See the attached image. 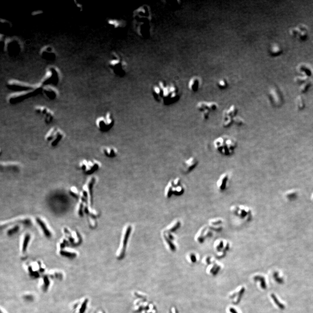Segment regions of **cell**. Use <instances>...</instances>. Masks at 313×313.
<instances>
[{
  "instance_id": "obj_1",
  "label": "cell",
  "mask_w": 313,
  "mask_h": 313,
  "mask_svg": "<svg viewBox=\"0 0 313 313\" xmlns=\"http://www.w3.org/2000/svg\"><path fill=\"white\" fill-rule=\"evenodd\" d=\"M152 94L155 100L164 105L174 104L180 98L178 88L173 83L162 80L153 85Z\"/></svg>"
},
{
  "instance_id": "obj_2",
  "label": "cell",
  "mask_w": 313,
  "mask_h": 313,
  "mask_svg": "<svg viewBox=\"0 0 313 313\" xmlns=\"http://www.w3.org/2000/svg\"><path fill=\"white\" fill-rule=\"evenodd\" d=\"M213 145L220 155L223 156L230 157L235 152L238 142L233 137L228 135H222L214 140Z\"/></svg>"
},
{
  "instance_id": "obj_3",
  "label": "cell",
  "mask_w": 313,
  "mask_h": 313,
  "mask_svg": "<svg viewBox=\"0 0 313 313\" xmlns=\"http://www.w3.org/2000/svg\"><path fill=\"white\" fill-rule=\"evenodd\" d=\"M146 7L141 8L135 13V20L137 31L141 36L145 37L150 35L151 32V19L150 14Z\"/></svg>"
},
{
  "instance_id": "obj_4",
  "label": "cell",
  "mask_w": 313,
  "mask_h": 313,
  "mask_svg": "<svg viewBox=\"0 0 313 313\" xmlns=\"http://www.w3.org/2000/svg\"><path fill=\"white\" fill-rule=\"evenodd\" d=\"M238 110L235 105H232L228 108L224 110L222 112V125L225 128H230L235 124L237 126H243L245 121L243 117L238 116Z\"/></svg>"
},
{
  "instance_id": "obj_5",
  "label": "cell",
  "mask_w": 313,
  "mask_h": 313,
  "mask_svg": "<svg viewBox=\"0 0 313 313\" xmlns=\"http://www.w3.org/2000/svg\"><path fill=\"white\" fill-rule=\"evenodd\" d=\"M108 67L111 72L119 77L124 76L127 71V62L119 54L113 53L108 62Z\"/></svg>"
},
{
  "instance_id": "obj_6",
  "label": "cell",
  "mask_w": 313,
  "mask_h": 313,
  "mask_svg": "<svg viewBox=\"0 0 313 313\" xmlns=\"http://www.w3.org/2000/svg\"><path fill=\"white\" fill-rule=\"evenodd\" d=\"M230 211L233 216L242 222H249L252 219V211L248 206L238 204L232 205L230 207Z\"/></svg>"
},
{
  "instance_id": "obj_7",
  "label": "cell",
  "mask_w": 313,
  "mask_h": 313,
  "mask_svg": "<svg viewBox=\"0 0 313 313\" xmlns=\"http://www.w3.org/2000/svg\"><path fill=\"white\" fill-rule=\"evenodd\" d=\"M219 108V104L215 101H201L196 105V109L201 113V118L205 121L208 120L211 112L216 111Z\"/></svg>"
},
{
  "instance_id": "obj_8",
  "label": "cell",
  "mask_w": 313,
  "mask_h": 313,
  "mask_svg": "<svg viewBox=\"0 0 313 313\" xmlns=\"http://www.w3.org/2000/svg\"><path fill=\"white\" fill-rule=\"evenodd\" d=\"M114 124V119L110 112H107L105 115L99 117L95 120L97 128L103 133H106L111 130Z\"/></svg>"
},
{
  "instance_id": "obj_9",
  "label": "cell",
  "mask_w": 313,
  "mask_h": 313,
  "mask_svg": "<svg viewBox=\"0 0 313 313\" xmlns=\"http://www.w3.org/2000/svg\"><path fill=\"white\" fill-rule=\"evenodd\" d=\"M184 192L185 187L183 185L181 179L179 177L171 180L166 187L165 195L168 197H171L173 194L180 196Z\"/></svg>"
},
{
  "instance_id": "obj_10",
  "label": "cell",
  "mask_w": 313,
  "mask_h": 313,
  "mask_svg": "<svg viewBox=\"0 0 313 313\" xmlns=\"http://www.w3.org/2000/svg\"><path fill=\"white\" fill-rule=\"evenodd\" d=\"M65 137V133L62 129L57 127H52L45 135V140L52 147H56Z\"/></svg>"
},
{
  "instance_id": "obj_11",
  "label": "cell",
  "mask_w": 313,
  "mask_h": 313,
  "mask_svg": "<svg viewBox=\"0 0 313 313\" xmlns=\"http://www.w3.org/2000/svg\"><path fill=\"white\" fill-rule=\"evenodd\" d=\"M289 35L301 42L308 40L309 37L308 28L305 24H299L291 27L289 30Z\"/></svg>"
},
{
  "instance_id": "obj_12",
  "label": "cell",
  "mask_w": 313,
  "mask_h": 313,
  "mask_svg": "<svg viewBox=\"0 0 313 313\" xmlns=\"http://www.w3.org/2000/svg\"><path fill=\"white\" fill-rule=\"evenodd\" d=\"M213 247L217 258L221 259L226 256L227 253L230 250L231 244L227 240L220 238L215 241Z\"/></svg>"
},
{
  "instance_id": "obj_13",
  "label": "cell",
  "mask_w": 313,
  "mask_h": 313,
  "mask_svg": "<svg viewBox=\"0 0 313 313\" xmlns=\"http://www.w3.org/2000/svg\"><path fill=\"white\" fill-rule=\"evenodd\" d=\"M102 166V163L98 160L83 159L79 163V167L87 174H91Z\"/></svg>"
},
{
  "instance_id": "obj_14",
  "label": "cell",
  "mask_w": 313,
  "mask_h": 313,
  "mask_svg": "<svg viewBox=\"0 0 313 313\" xmlns=\"http://www.w3.org/2000/svg\"><path fill=\"white\" fill-rule=\"evenodd\" d=\"M214 232L208 225L201 227L194 236V241L198 244H203L208 238L213 236Z\"/></svg>"
},
{
  "instance_id": "obj_15",
  "label": "cell",
  "mask_w": 313,
  "mask_h": 313,
  "mask_svg": "<svg viewBox=\"0 0 313 313\" xmlns=\"http://www.w3.org/2000/svg\"><path fill=\"white\" fill-rule=\"evenodd\" d=\"M34 110L37 113L43 117L44 122L46 124H50L54 120L55 114L48 107L43 106H37L35 107Z\"/></svg>"
},
{
  "instance_id": "obj_16",
  "label": "cell",
  "mask_w": 313,
  "mask_h": 313,
  "mask_svg": "<svg viewBox=\"0 0 313 313\" xmlns=\"http://www.w3.org/2000/svg\"><path fill=\"white\" fill-rule=\"evenodd\" d=\"M269 97L272 104L278 107L281 105L283 101V96L279 89L276 86L272 87L270 90Z\"/></svg>"
},
{
  "instance_id": "obj_17",
  "label": "cell",
  "mask_w": 313,
  "mask_h": 313,
  "mask_svg": "<svg viewBox=\"0 0 313 313\" xmlns=\"http://www.w3.org/2000/svg\"><path fill=\"white\" fill-rule=\"evenodd\" d=\"M198 160L195 157L191 156L184 161L182 165L183 171L188 174L196 168L198 164Z\"/></svg>"
},
{
  "instance_id": "obj_18",
  "label": "cell",
  "mask_w": 313,
  "mask_h": 313,
  "mask_svg": "<svg viewBox=\"0 0 313 313\" xmlns=\"http://www.w3.org/2000/svg\"><path fill=\"white\" fill-rule=\"evenodd\" d=\"M224 221L221 218H215L208 220V227L213 232H221L224 229Z\"/></svg>"
},
{
  "instance_id": "obj_19",
  "label": "cell",
  "mask_w": 313,
  "mask_h": 313,
  "mask_svg": "<svg viewBox=\"0 0 313 313\" xmlns=\"http://www.w3.org/2000/svg\"><path fill=\"white\" fill-rule=\"evenodd\" d=\"M296 72L299 75L310 78L313 76V68L309 64L301 63L296 67Z\"/></svg>"
},
{
  "instance_id": "obj_20",
  "label": "cell",
  "mask_w": 313,
  "mask_h": 313,
  "mask_svg": "<svg viewBox=\"0 0 313 313\" xmlns=\"http://www.w3.org/2000/svg\"><path fill=\"white\" fill-rule=\"evenodd\" d=\"M229 179V175L227 173L220 175L216 182V185L219 191L223 192L225 191L228 187Z\"/></svg>"
},
{
  "instance_id": "obj_21",
  "label": "cell",
  "mask_w": 313,
  "mask_h": 313,
  "mask_svg": "<svg viewBox=\"0 0 313 313\" xmlns=\"http://www.w3.org/2000/svg\"><path fill=\"white\" fill-rule=\"evenodd\" d=\"M131 231V227L130 226H128L127 228H125V229L124 230V234H123V237L122 238V240L121 241V245H120V247L119 248V251H118V252L117 253V257H120L122 256L124 254V249H125V247L126 246V243H127V241H128V236L130 235V232Z\"/></svg>"
},
{
  "instance_id": "obj_22",
  "label": "cell",
  "mask_w": 313,
  "mask_h": 313,
  "mask_svg": "<svg viewBox=\"0 0 313 313\" xmlns=\"http://www.w3.org/2000/svg\"><path fill=\"white\" fill-rule=\"evenodd\" d=\"M101 153L104 155L110 158H115L118 155V149L113 146H104L101 149Z\"/></svg>"
},
{
  "instance_id": "obj_23",
  "label": "cell",
  "mask_w": 313,
  "mask_h": 313,
  "mask_svg": "<svg viewBox=\"0 0 313 313\" xmlns=\"http://www.w3.org/2000/svg\"><path fill=\"white\" fill-rule=\"evenodd\" d=\"M268 54L272 58H277L283 53L282 47L277 43H273L270 46L268 50Z\"/></svg>"
},
{
  "instance_id": "obj_24",
  "label": "cell",
  "mask_w": 313,
  "mask_h": 313,
  "mask_svg": "<svg viewBox=\"0 0 313 313\" xmlns=\"http://www.w3.org/2000/svg\"><path fill=\"white\" fill-rule=\"evenodd\" d=\"M201 85V80L199 77L193 76L190 79L188 83V88L190 91L196 92L199 90Z\"/></svg>"
},
{
  "instance_id": "obj_25",
  "label": "cell",
  "mask_w": 313,
  "mask_h": 313,
  "mask_svg": "<svg viewBox=\"0 0 313 313\" xmlns=\"http://www.w3.org/2000/svg\"><path fill=\"white\" fill-rule=\"evenodd\" d=\"M36 222H37L38 225L40 226V228H41L43 233H44V235L46 236V237L48 238H51V232L47 228V226H46V224L44 223V222L42 221L41 219H39V218H37Z\"/></svg>"
},
{
  "instance_id": "obj_26",
  "label": "cell",
  "mask_w": 313,
  "mask_h": 313,
  "mask_svg": "<svg viewBox=\"0 0 313 313\" xmlns=\"http://www.w3.org/2000/svg\"><path fill=\"white\" fill-rule=\"evenodd\" d=\"M299 192L295 190H291L287 191L285 193V198L288 201H294L296 200L299 197Z\"/></svg>"
},
{
  "instance_id": "obj_27",
  "label": "cell",
  "mask_w": 313,
  "mask_h": 313,
  "mask_svg": "<svg viewBox=\"0 0 313 313\" xmlns=\"http://www.w3.org/2000/svg\"><path fill=\"white\" fill-rule=\"evenodd\" d=\"M312 85V83L311 80L307 81L306 82L300 86L299 91L301 94H305L309 90Z\"/></svg>"
},
{
  "instance_id": "obj_28",
  "label": "cell",
  "mask_w": 313,
  "mask_h": 313,
  "mask_svg": "<svg viewBox=\"0 0 313 313\" xmlns=\"http://www.w3.org/2000/svg\"><path fill=\"white\" fill-rule=\"evenodd\" d=\"M181 225V222L179 220H176L168 227V231L169 232H175L178 230Z\"/></svg>"
},
{
  "instance_id": "obj_29",
  "label": "cell",
  "mask_w": 313,
  "mask_h": 313,
  "mask_svg": "<svg viewBox=\"0 0 313 313\" xmlns=\"http://www.w3.org/2000/svg\"><path fill=\"white\" fill-rule=\"evenodd\" d=\"M309 78L305 76L298 75L294 78V81L295 84L300 86L309 80Z\"/></svg>"
},
{
  "instance_id": "obj_30",
  "label": "cell",
  "mask_w": 313,
  "mask_h": 313,
  "mask_svg": "<svg viewBox=\"0 0 313 313\" xmlns=\"http://www.w3.org/2000/svg\"><path fill=\"white\" fill-rule=\"evenodd\" d=\"M44 94L46 96L51 100H53L57 97V93L55 90L51 89H46L44 90Z\"/></svg>"
},
{
  "instance_id": "obj_31",
  "label": "cell",
  "mask_w": 313,
  "mask_h": 313,
  "mask_svg": "<svg viewBox=\"0 0 313 313\" xmlns=\"http://www.w3.org/2000/svg\"><path fill=\"white\" fill-rule=\"evenodd\" d=\"M296 107L299 109H302L305 107V101L303 97L299 95L297 97L296 99Z\"/></svg>"
},
{
  "instance_id": "obj_32",
  "label": "cell",
  "mask_w": 313,
  "mask_h": 313,
  "mask_svg": "<svg viewBox=\"0 0 313 313\" xmlns=\"http://www.w3.org/2000/svg\"><path fill=\"white\" fill-rule=\"evenodd\" d=\"M228 84L225 79H221L217 82V86L220 89L224 90L228 88Z\"/></svg>"
},
{
  "instance_id": "obj_33",
  "label": "cell",
  "mask_w": 313,
  "mask_h": 313,
  "mask_svg": "<svg viewBox=\"0 0 313 313\" xmlns=\"http://www.w3.org/2000/svg\"><path fill=\"white\" fill-rule=\"evenodd\" d=\"M30 236L29 234H27L24 237L22 244V251L23 252H25L26 251L30 240Z\"/></svg>"
},
{
  "instance_id": "obj_34",
  "label": "cell",
  "mask_w": 313,
  "mask_h": 313,
  "mask_svg": "<svg viewBox=\"0 0 313 313\" xmlns=\"http://www.w3.org/2000/svg\"><path fill=\"white\" fill-rule=\"evenodd\" d=\"M188 258L190 261L192 263H195L197 261V257L196 254L193 252H191L188 254Z\"/></svg>"
},
{
  "instance_id": "obj_35",
  "label": "cell",
  "mask_w": 313,
  "mask_h": 313,
  "mask_svg": "<svg viewBox=\"0 0 313 313\" xmlns=\"http://www.w3.org/2000/svg\"><path fill=\"white\" fill-rule=\"evenodd\" d=\"M19 230V227L18 226H15V227H14L12 228L11 229L8 231V235H14V234H15L18 232V231Z\"/></svg>"
},
{
  "instance_id": "obj_36",
  "label": "cell",
  "mask_w": 313,
  "mask_h": 313,
  "mask_svg": "<svg viewBox=\"0 0 313 313\" xmlns=\"http://www.w3.org/2000/svg\"><path fill=\"white\" fill-rule=\"evenodd\" d=\"M244 288H243L241 289V291L239 292L238 298V300H237V301L236 302L235 304H238V303L240 302L241 298L242 296V295H243L244 293Z\"/></svg>"
},
{
  "instance_id": "obj_37",
  "label": "cell",
  "mask_w": 313,
  "mask_h": 313,
  "mask_svg": "<svg viewBox=\"0 0 313 313\" xmlns=\"http://www.w3.org/2000/svg\"><path fill=\"white\" fill-rule=\"evenodd\" d=\"M61 253L62 255L65 256L67 257H73L75 256L76 255L75 254L69 252L68 251H62V252H61Z\"/></svg>"
},
{
  "instance_id": "obj_38",
  "label": "cell",
  "mask_w": 313,
  "mask_h": 313,
  "mask_svg": "<svg viewBox=\"0 0 313 313\" xmlns=\"http://www.w3.org/2000/svg\"><path fill=\"white\" fill-rule=\"evenodd\" d=\"M219 266V265H218L217 263H214V264H213V266H212V268H211V269L210 270V272H211V273H213L215 272V270H216V269L218 268V267Z\"/></svg>"
},
{
  "instance_id": "obj_39",
  "label": "cell",
  "mask_w": 313,
  "mask_h": 313,
  "mask_svg": "<svg viewBox=\"0 0 313 313\" xmlns=\"http://www.w3.org/2000/svg\"><path fill=\"white\" fill-rule=\"evenodd\" d=\"M211 256H208L206 257L205 259V261L206 263H207L208 265H210L211 263Z\"/></svg>"
},
{
  "instance_id": "obj_40",
  "label": "cell",
  "mask_w": 313,
  "mask_h": 313,
  "mask_svg": "<svg viewBox=\"0 0 313 313\" xmlns=\"http://www.w3.org/2000/svg\"><path fill=\"white\" fill-rule=\"evenodd\" d=\"M220 269H221V266L219 265V266L218 267V268H217L216 270H215V272L213 273V275H216L217 273H219V271L220 270Z\"/></svg>"
},
{
  "instance_id": "obj_41",
  "label": "cell",
  "mask_w": 313,
  "mask_h": 313,
  "mask_svg": "<svg viewBox=\"0 0 313 313\" xmlns=\"http://www.w3.org/2000/svg\"><path fill=\"white\" fill-rule=\"evenodd\" d=\"M230 311L232 313H238L236 310L234 308H231L229 309Z\"/></svg>"
},
{
  "instance_id": "obj_42",
  "label": "cell",
  "mask_w": 313,
  "mask_h": 313,
  "mask_svg": "<svg viewBox=\"0 0 313 313\" xmlns=\"http://www.w3.org/2000/svg\"><path fill=\"white\" fill-rule=\"evenodd\" d=\"M172 313H176L175 309L174 308H173L172 309Z\"/></svg>"
},
{
  "instance_id": "obj_43",
  "label": "cell",
  "mask_w": 313,
  "mask_h": 313,
  "mask_svg": "<svg viewBox=\"0 0 313 313\" xmlns=\"http://www.w3.org/2000/svg\"><path fill=\"white\" fill-rule=\"evenodd\" d=\"M311 200H312V201H313V193H312V194L311 196Z\"/></svg>"
}]
</instances>
